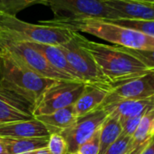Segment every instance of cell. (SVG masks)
Segmentation results:
<instances>
[{"instance_id":"6da1fadb","label":"cell","mask_w":154,"mask_h":154,"mask_svg":"<svg viewBox=\"0 0 154 154\" xmlns=\"http://www.w3.org/2000/svg\"><path fill=\"white\" fill-rule=\"evenodd\" d=\"M55 82L0 55V97L27 113L34 114L44 94Z\"/></svg>"},{"instance_id":"7a4b0ae2","label":"cell","mask_w":154,"mask_h":154,"mask_svg":"<svg viewBox=\"0 0 154 154\" xmlns=\"http://www.w3.org/2000/svg\"><path fill=\"white\" fill-rule=\"evenodd\" d=\"M77 37L81 45L93 56L112 86L134 80L153 71L125 52L122 46L91 41L81 33L77 34Z\"/></svg>"},{"instance_id":"3957f363","label":"cell","mask_w":154,"mask_h":154,"mask_svg":"<svg viewBox=\"0 0 154 154\" xmlns=\"http://www.w3.org/2000/svg\"><path fill=\"white\" fill-rule=\"evenodd\" d=\"M39 24L68 28L70 30L86 33L100 39L130 49L154 50V37L146 35L139 31L118 26L107 20L83 19L72 21L42 20Z\"/></svg>"},{"instance_id":"277c9868","label":"cell","mask_w":154,"mask_h":154,"mask_svg":"<svg viewBox=\"0 0 154 154\" xmlns=\"http://www.w3.org/2000/svg\"><path fill=\"white\" fill-rule=\"evenodd\" d=\"M74 32L59 26L31 24L0 11V36L14 41L60 45L68 42Z\"/></svg>"},{"instance_id":"5b68a950","label":"cell","mask_w":154,"mask_h":154,"mask_svg":"<svg viewBox=\"0 0 154 154\" xmlns=\"http://www.w3.org/2000/svg\"><path fill=\"white\" fill-rule=\"evenodd\" d=\"M0 55L45 78L54 81H72L51 67L44 56L28 43L0 36Z\"/></svg>"},{"instance_id":"8992f818","label":"cell","mask_w":154,"mask_h":154,"mask_svg":"<svg viewBox=\"0 0 154 154\" xmlns=\"http://www.w3.org/2000/svg\"><path fill=\"white\" fill-rule=\"evenodd\" d=\"M54 13L53 20L72 21L83 19H118L116 12L104 0H47Z\"/></svg>"},{"instance_id":"52a82bcc","label":"cell","mask_w":154,"mask_h":154,"mask_svg":"<svg viewBox=\"0 0 154 154\" xmlns=\"http://www.w3.org/2000/svg\"><path fill=\"white\" fill-rule=\"evenodd\" d=\"M74 32L72 37L66 43L58 45L78 79L85 85L112 87L104 77L90 53L84 48Z\"/></svg>"},{"instance_id":"ba28073f","label":"cell","mask_w":154,"mask_h":154,"mask_svg":"<svg viewBox=\"0 0 154 154\" xmlns=\"http://www.w3.org/2000/svg\"><path fill=\"white\" fill-rule=\"evenodd\" d=\"M85 84L73 81H56L43 95L34 112V117L50 114L74 104L82 94Z\"/></svg>"},{"instance_id":"9c48e42d","label":"cell","mask_w":154,"mask_h":154,"mask_svg":"<svg viewBox=\"0 0 154 154\" xmlns=\"http://www.w3.org/2000/svg\"><path fill=\"white\" fill-rule=\"evenodd\" d=\"M108 115L104 109L99 108L85 116L78 117L70 127L62 131L60 134L67 143L68 154L77 152L79 146L101 128Z\"/></svg>"},{"instance_id":"30bf717a","label":"cell","mask_w":154,"mask_h":154,"mask_svg":"<svg viewBox=\"0 0 154 154\" xmlns=\"http://www.w3.org/2000/svg\"><path fill=\"white\" fill-rule=\"evenodd\" d=\"M154 95V70L139 78L112 86L101 107L122 100L147 98Z\"/></svg>"},{"instance_id":"8fae6325","label":"cell","mask_w":154,"mask_h":154,"mask_svg":"<svg viewBox=\"0 0 154 154\" xmlns=\"http://www.w3.org/2000/svg\"><path fill=\"white\" fill-rule=\"evenodd\" d=\"M100 108L104 109L109 115L116 117L121 122L129 118L143 116L154 110V95L141 99L118 101Z\"/></svg>"},{"instance_id":"7c38bea8","label":"cell","mask_w":154,"mask_h":154,"mask_svg":"<svg viewBox=\"0 0 154 154\" xmlns=\"http://www.w3.org/2000/svg\"><path fill=\"white\" fill-rule=\"evenodd\" d=\"M112 8L118 19L154 20V2L134 0H104Z\"/></svg>"},{"instance_id":"4fadbf2b","label":"cell","mask_w":154,"mask_h":154,"mask_svg":"<svg viewBox=\"0 0 154 154\" xmlns=\"http://www.w3.org/2000/svg\"><path fill=\"white\" fill-rule=\"evenodd\" d=\"M50 133L46 127L37 119L16 122L0 125V138L29 139L48 138Z\"/></svg>"},{"instance_id":"5bb4252c","label":"cell","mask_w":154,"mask_h":154,"mask_svg":"<svg viewBox=\"0 0 154 154\" xmlns=\"http://www.w3.org/2000/svg\"><path fill=\"white\" fill-rule=\"evenodd\" d=\"M111 89L112 87L86 85L82 94L73 104V110L77 118L99 109Z\"/></svg>"},{"instance_id":"9a60e30c","label":"cell","mask_w":154,"mask_h":154,"mask_svg":"<svg viewBox=\"0 0 154 154\" xmlns=\"http://www.w3.org/2000/svg\"><path fill=\"white\" fill-rule=\"evenodd\" d=\"M28 44L38 53H40L46 60V62L49 63V65L53 67L56 72L68 77V78H70L72 81L81 82L58 45L40 44V43H28Z\"/></svg>"},{"instance_id":"2e32d148","label":"cell","mask_w":154,"mask_h":154,"mask_svg":"<svg viewBox=\"0 0 154 154\" xmlns=\"http://www.w3.org/2000/svg\"><path fill=\"white\" fill-rule=\"evenodd\" d=\"M35 118L46 127L51 135L53 133H60L62 131L70 127L76 121L77 116L75 115L72 104L50 114L40 115Z\"/></svg>"},{"instance_id":"e0dca14e","label":"cell","mask_w":154,"mask_h":154,"mask_svg":"<svg viewBox=\"0 0 154 154\" xmlns=\"http://www.w3.org/2000/svg\"><path fill=\"white\" fill-rule=\"evenodd\" d=\"M48 138H0V140L3 142L8 154H31L38 149L46 148Z\"/></svg>"},{"instance_id":"ac0fdd59","label":"cell","mask_w":154,"mask_h":154,"mask_svg":"<svg viewBox=\"0 0 154 154\" xmlns=\"http://www.w3.org/2000/svg\"><path fill=\"white\" fill-rule=\"evenodd\" d=\"M122 129L120 121L113 116L108 115L100 128V149L99 154H103L122 134Z\"/></svg>"},{"instance_id":"d6986e66","label":"cell","mask_w":154,"mask_h":154,"mask_svg":"<svg viewBox=\"0 0 154 154\" xmlns=\"http://www.w3.org/2000/svg\"><path fill=\"white\" fill-rule=\"evenodd\" d=\"M34 118L35 117L32 114L20 110L10 102L0 97V125L16 122L29 121Z\"/></svg>"},{"instance_id":"ffe728a7","label":"cell","mask_w":154,"mask_h":154,"mask_svg":"<svg viewBox=\"0 0 154 154\" xmlns=\"http://www.w3.org/2000/svg\"><path fill=\"white\" fill-rule=\"evenodd\" d=\"M154 137V110L148 112L140 120V122L132 136L131 143L135 148Z\"/></svg>"},{"instance_id":"44dd1931","label":"cell","mask_w":154,"mask_h":154,"mask_svg":"<svg viewBox=\"0 0 154 154\" xmlns=\"http://www.w3.org/2000/svg\"><path fill=\"white\" fill-rule=\"evenodd\" d=\"M48 6L47 0H0V11L17 16L20 11L35 6Z\"/></svg>"},{"instance_id":"7402d4cb","label":"cell","mask_w":154,"mask_h":154,"mask_svg":"<svg viewBox=\"0 0 154 154\" xmlns=\"http://www.w3.org/2000/svg\"><path fill=\"white\" fill-rule=\"evenodd\" d=\"M121 26L139 31L146 35L154 37V20H133V19H115L107 20Z\"/></svg>"},{"instance_id":"603a6c76","label":"cell","mask_w":154,"mask_h":154,"mask_svg":"<svg viewBox=\"0 0 154 154\" xmlns=\"http://www.w3.org/2000/svg\"><path fill=\"white\" fill-rule=\"evenodd\" d=\"M131 137L121 134V136L109 146L103 154H124L128 152L134 148L131 143Z\"/></svg>"},{"instance_id":"cb8c5ba5","label":"cell","mask_w":154,"mask_h":154,"mask_svg":"<svg viewBox=\"0 0 154 154\" xmlns=\"http://www.w3.org/2000/svg\"><path fill=\"white\" fill-rule=\"evenodd\" d=\"M46 148L51 154H68L67 143L60 133H53L49 136Z\"/></svg>"},{"instance_id":"d4e9b609","label":"cell","mask_w":154,"mask_h":154,"mask_svg":"<svg viewBox=\"0 0 154 154\" xmlns=\"http://www.w3.org/2000/svg\"><path fill=\"white\" fill-rule=\"evenodd\" d=\"M131 56L135 57L149 70H154V50H137L122 47Z\"/></svg>"},{"instance_id":"484cf974","label":"cell","mask_w":154,"mask_h":154,"mask_svg":"<svg viewBox=\"0 0 154 154\" xmlns=\"http://www.w3.org/2000/svg\"><path fill=\"white\" fill-rule=\"evenodd\" d=\"M100 149V129L91 138L79 146L77 152L80 154H99Z\"/></svg>"},{"instance_id":"4316f807","label":"cell","mask_w":154,"mask_h":154,"mask_svg":"<svg viewBox=\"0 0 154 154\" xmlns=\"http://www.w3.org/2000/svg\"><path fill=\"white\" fill-rule=\"evenodd\" d=\"M141 118H142V116H137V117L129 118V119H126V120L121 122L122 129V134L132 138V136L134 135V133L140 122Z\"/></svg>"},{"instance_id":"83f0119b","label":"cell","mask_w":154,"mask_h":154,"mask_svg":"<svg viewBox=\"0 0 154 154\" xmlns=\"http://www.w3.org/2000/svg\"><path fill=\"white\" fill-rule=\"evenodd\" d=\"M149 141H150V140H148V141H146V142H144V143H142V144H140V145H138L137 147L133 148L132 149L129 150L128 152H126V153H124V154H141V152L144 150V149L147 147V145L149 143Z\"/></svg>"},{"instance_id":"f1b7e54d","label":"cell","mask_w":154,"mask_h":154,"mask_svg":"<svg viewBox=\"0 0 154 154\" xmlns=\"http://www.w3.org/2000/svg\"><path fill=\"white\" fill-rule=\"evenodd\" d=\"M141 154H154V137L150 140L149 143L147 145Z\"/></svg>"},{"instance_id":"f546056e","label":"cell","mask_w":154,"mask_h":154,"mask_svg":"<svg viewBox=\"0 0 154 154\" xmlns=\"http://www.w3.org/2000/svg\"><path fill=\"white\" fill-rule=\"evenodd\" d=\"M31 154H51V153L48 151L47 148H44V149H41L36 150V151H35V152H33Z\"/></svg>"},{"instance_id":"4dcf8cb0","label":"cell","mask_w":154,"mask_h":154,"mask_svg":"<svg viewBox=\"0 0 154 154\" xmlns=\"http://www.w3.org/2000/svg\"><path fill=\"white\" fill-rule=\"evenodd\" d=\"M0 154H8L7 149L1 140H0Z\"/></svg>"},{"instance_id":"1f68e13d","label":"cell","mask_w":154,"mask_h":154,"mask_svg":"<svg viewBox=\"0 0 154 154\" xmlns=\"http://www.w3.org/2000/svg\"><path fill=\"white\" fill-rule=\"evenodd\" d=\"M134 1H147V2H154V0H134Z\"/></svg>"},{"instance_id":"d6a6232c","label":"cell","mask_w":154,"mask_h":154,"mask_svg":"<svg viewBox=\"0 0 154 154\" xmlns=\"http://www.w3.org/2000/svg\"><path fill=\"white\" fill-rule=\"evenodd\" d=\"M69 154H80V153H78V152H73V153H69Z\"/></svg>"}]
</instances>
